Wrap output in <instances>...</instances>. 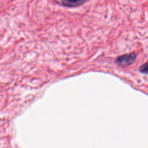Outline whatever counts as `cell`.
I'll return each mask as SVG.
<instances>
[{
    "label": "cell",
    "mask_w": 148,
    "mask_h": 148,
    "mask_svg": "<svg viewBox=\"0 0 148 148\" xmlns=\"http://www.w3.org/2000/svg\"><path fill=\"white\" fill-rule=\"evenodd\" d=\"M136 54L135 53H130L119 56L116 59V63L123 67H127L132 64L136 58Z\"/></svg>",
    "instance_id": "cell-1"
},
{
    "label": "cell",
    "mask_w": 148,
    "mask_h": 148,
    "mask_svg": "<svg viewBox=\"0 0 148 148\" xmlns=\"http://www.w3.org/2000/svg\"><path fill=\"white\" fill-rule=\"evenodd\" d=\"M84 2V1H82L80 0H65V1H62L61 2L62 5L68 6V7H74V6H79L83 3Z\"/></svg>",
    "instance_id": "cell-2"
},
{
    "label": "cell",
    "mask_w": 148,
    "mask_h": 148,
    "mask_svg": "<svg viewBox=\"0 0 148 148\" xmlns=\"http://www.w3.org/2000/svg\"><path fill=\"white\" fill-rule=\"evenodd\" d=\"M139 71L142 73L148 74V61L140 66Z\"/></svg>",
    "instance_id": "cell-3"
}]
</instances>
